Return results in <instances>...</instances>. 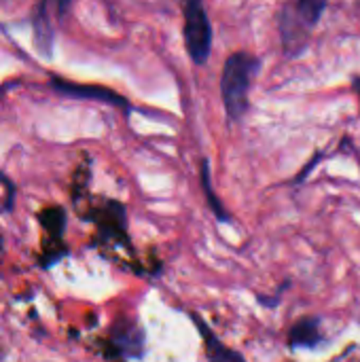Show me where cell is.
I'll return each instance as SVG.
<instances>
[{
    "instance_id": "8992f818",
    "label": "cell",
    "mask_w": 360,
    "mask_h": 362,
    "mask_svg": "<svg viewBox=\"0 0 360 362\" xmlns=\"http://www.w3.org/2000/svg\"><path fill=\"white\" fill-rule=\"evenodd\" d=\"M57 89H59V91H64V93H68V95H76V98H98V100H104V102H108V104H115V106L127 108V102H125L121 95H117V93L108 91V89H100V87H83V85H66V83H59V85H57Z\"/></svg>"
},
{
    "instance_id": "277c9868",
    "label": "cell",
    "mask_w": 360,
    "mask_h": 362,
    "mask_svg": "<svg viewBox=\"0 0 360 362\" xmlns=\"http://www.w3.org/2000/svg\"><path fill=\"white\" fill-rule=\"evenodd\" d=\"M195 325H197V329H199V333H202V337H204V346H206V354H208V361L210 362H246L238 352H233V350H229L225 344H221L219 341V337L204 325V320H199L197 316H195Z\"/></svg>"
},
{
    "instance_id": "ba28073f",
    "label": "cell",
    "mask_w": 360,
    "mask_h": 362,
    "mask_svg": "<svg viewBox=\"0 0 360 362\" xmlns=\"http://www.w3.org/2000/svg\"><path fill=\"white\" fill-rule=\"evenodd\" d=\"M352 83H354V89H356V93H359V98H360V76H354V78H352Z\"/></svg>"
},
{
    "instance_id": "6da1fadb",
    "label": "cell",
    "mask_w": 360,
    "mask_h": 362,
    "mask_svg": "<svg viewBox=\"0 0 360 362\" xmlns=\"http://www.w3.org/2000/svg\"><path fill=\"white\" fill-rule=\"evenodd\" d=\"M259 66L261 62L246 51H236L227 57L221 76V95L231 121H240L244 117L248 108V89Z\"/></svg>"
},
{
    "instance_id": "3957f363",
    "label": "cell",
    "mask_w": 360,
    "mask_h": 362,
    "mask_svg": "<svg viewBox=\"0 0 360 362\" xmlns=\"http://www.w3.org/2000/svg\"><path fill=\"white\" fill-rule=\"evenodd\" d=\"M185 45L189 57L204 66L210 59L212 51V23L202 2L189 0L185 4Z\"/></svg>"
},
{
    "instance_id": "52a82bcc",
    "label": "cell",
    "mask_w": 360,
    "mask_h": 362,
    "mask_svg": "<svg viewBox=\"0 0 360 362\" xmlns=\"http://www.w3.org/2000/svg\"><path fill=\"white\" fill-rule=\"evenodd\" d=\"M199 176H202V187H204V193H206V199H208L210 210H212L221 221H229V214L225 212V208L221 206L219 197L214 195V189H212V182H210V165H208L206 159L202 161V172H199Z\"/></svg>"
},
{
    "instance_id": "7a4b0ae2",
    "label": "cell",
    "mask_w": 360,
    "mask_h": 362,
    "mask_svg": "<svg viewBox=\"0 0 360 362\" xmlns=\"http://www.w3.org/2000/svg\"><path fill=\"white\" fill-rule=\"evenodd\" d=\"M325 8L327 2H318V0H299L282 6L278 15V28L286 55L295 57L303 51L308 36L314 30V25L320 21Z\"/></svg>"
},
{
    "instance_id": "5b68a950",
    "label": "cell",
    "mask_w": 360,
    "mask_h": 362,
    "mask_svg": "<svg viewBox=\"0 0 360 362\" xmlns=\"http://www.w3.org/2000/svg\"><path fill=\"white\" fill-rule=\"evenodd\" d=\"M323 341L318 318H301L293 325L289 333V344L293 348H314Z\"/></svg>"
}]
</instances>
